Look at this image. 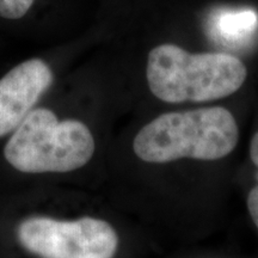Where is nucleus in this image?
<instances>
[{
  "label": "nucleus",
  "mask_w": 258,
  "mask_h": 258,
  "mask_svg": "<svg viewBox=\"0 0 258 258\" xmlns=\"http://www.w3.org/2000/svg\"><path fill=\"white\" fill-rule=\"evenodd\" d=\"M247 70L227 53H189L164 43L148 53L146 78L151 92L166 103L225 98L244 85Z\"/></svg>",
  "instance_id": "nucleus-1"
},
{
  "label": "nucleus",
  "mask_w": 258,
  "mask_h": 258,
  "mask_svg": "<svg viewBox=\"0 0 258 258\" xmlns=\"http://www.w3.org/2000/svg\"><path fill=\"white\" fill-rule=\"evenodd\" d=\"M238 139L234 116L227 109L213 106L158 116L137 134L133 148L147 163L182 158L217 160L234 150Z\"/></svg>",
  "instance_id": "nucleus-2"
},
{
  "label": "nucleus",
  "mask_w": 258,
  "mask_h": 258,
  "mask_svg": "<svg viewBox=\"0 0 258 258\" xmlns=\"http://www.w3.org/2000/svg\"><path fill=\"white\" fill-rule=\"evenodd\" d=\"M95 138L78 120H59L46 108H34L10 134L4 158L22 173H63L78 170L95 153Z\"/></svg>",
  "instance_id": "nucleus-3"
},
{
  "label": "nucleus",
  "mask_w": 258,
  "mask_h": 258,
  "mask_svg": "<svg viewBox=\"0 0 258 258\" xmlns=\"http://www.w3.org/2000/svg\"><path fill=\"white\" fill-rule=\"evenodd\" d=\"M19 246L37 258H114L118 237L102 219L61 220L44 215L22 219L15 228Z\"/></svg>",
  "instance_id": "nucleus-4"
},
{
  "label": "nucleus",
  "mask_w": 258,
  "mask_h": 258,
  "mask_svg": "<svg viewBox=\"0 0 258 258\" xmlns=\"http://www.w3.org/2000/svg\"><path fill=\"white\" fill-rule=\"evenodd\" d=\"M53 79L49 64L41 59L23 61L0 79V139L22 123Z\"/></svg>",
  "instance_id": "nucleus-5"
},
{
  "label": "nucleus",
  "mask_w": 258,
  "mask_h": 258,
  "mask_svg": "<svg viewBox=\"0 0 258 258\" xmlns=\"http://www.w3.org/2000/svg\"><path fill=\"white\" fill-rule=\"evenodd\" d=\"M35 0H0V17L18 19L28 14Z\"/></svg>",
  "instance_id": "nucleus-6"
},
{
  "label": "nucleus",
  "mask_w": 258,
  "mask_h": 258,
  "mask_svg": "<svg viewBox=\"0 0 258 258\" xmlns=\"http://www.w3.org/2000/svg\"><path fill=\"white\" fill-rule=\"evenodd\" d=\"M247 208H249L251 219L258 228V185L252 188L247 196Z\"/></svg>",
  "instance_id": "nucleus-7"
},
{
  "label": "nucleus",
  "mask_w": 258,
  "mask_h": 258,
  "mask_svg": "<svg viewBox=\"0 0 258 258\" xmlns=\"http://www.w3.org/2000/svg\"><path fill=\"white\" fill-rule=\"evenodd\" d=\"M250 157L252 163L258 167V132L253 135L250 144Z\"/></svg>",
  "instance_id": "nucleus-8"
}]
</instances>
